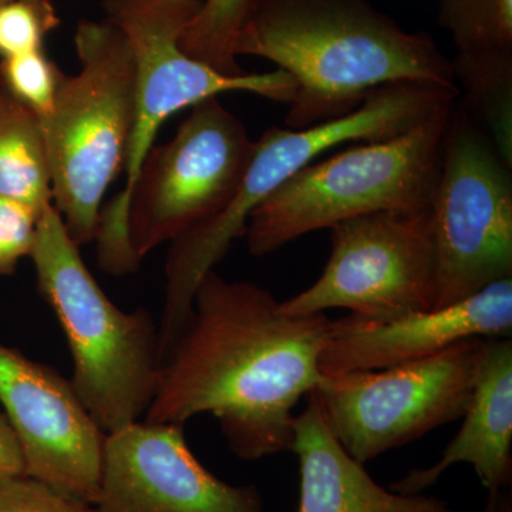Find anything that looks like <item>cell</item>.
Returning a JSON list of instances; mask_svg holds the SVG:
<instances>
[{"label": "cell", "mask_w": 512, "mask_h": 512, "mask_svg": "<svg viewBox=\"0 0 512 512\" xmlns=\"http://www.w3.org/2000/svg\"><path fill=\"white\" fill-rule=\"evenodd\" d=\"M254 143L244 123L212 97L192 107L168 143L151 148L124 202L138 261L228 204Z\"/></svg>", "instance_id": "cell-10"}, {"label": "cell", "mask_w": 512, "mask_h": 512, "mask_svg": "<svg viewBox=\"0 0 512 512\" xmlns=\"http://www.w3.org/2000/svg\"><path fill=\"white\" fill-rule=\"evenodd\" d=\"M463 426L448 443L443 456L427 468H414L393 481L390 490L404 495L423 494L458 463L470 464L488 493L487 512L512 484V342L487 339L478 366L473 396Z\"/></svg>", "instance_id": "cell-15"}, {"label": "cell", "mask_w": 512, "mask_h": 512, "mask_svg": "<svg viewBox=\"0 0 512 512\" xmlns=\"http://www.w3.org/2000/svg\"><path fill=\"white\" fill-rule=\"evenodd\" d=\"M330 229L329 261L315 284L281 302L288 315L329 309L383 318L433 309L436 252L430 208L379 211Z\"/></svg>", "instance_id": "cell-11"}, {"label": "cell", "mask_w": 512, "mask_h": 512, "mask_svg": "<svg viewBox=\"0 0 512 512\" xmlns=\"http://www.w3.org/2000/svg\"><path fill=\"white\" fill-rule=\"evenodd\" d=\"M97 512H264L255 485L215 477L181 424L136 421L106 434Z\"/></svg>", "instance_id": "cell-13"}, {"label": "cell", "mask_w": 512, "mask_h": 512, "mask_svg": "<svg viewBox=\"0 0 512 512\" xmlns=\"http://www.w3.org/2000/svg\"><path fill=\"white\" fill-rule=\"evenodd\" d=\"M0 512H97L30 477L0 484Z\"/></svg>", "instance_id": "cell-24"}, {"label": "cell", "mask_w": 512, "mask_h": 512, "mask_svg": "<svg viewBox=\"0 0 512 512\" xmlns=\"http://www.w3.org/2000/svg\"><path fill=\"white\" fill-rule=\"evenodd\" d=\"M512 168L454 104L430 205L436 252L433 308H446L512 278Z\"/></svg>", "instance_id": "cell-8"}, {"label": "cell", "mask_w": 512, "mask_h": 512, "mask_svg": "<svg viewBox=\"0 0 512 512\" xmlns=\"http://www.w3.org/2000/svg\"><path fill=\"white\" fill-rule=\"evenodd\" d=\"M439 20L457 52H512V0H443Z\"/></svg>", "instance_id": "cell-20"}, {"label": "cell", "mask_w": 512, "mask_h": 512, "mask_svg": "<svg viewBox=\"0 0 512 512\" xmlns=\"http://www.w3.org/2000/svg\"><path fill=\"white\" fill-rule=\"evenodd\" d=\"M0 404L22 448L25 476L94 507L106 434L72 382L0 343Z\"/></svg>", "instance_id": "cell-12"}, {"label": "cell", "mask_w": 512, "mask_h": 512, "mask_svg": "<svg viewBox=\"0 0 512 512\" xmlns=\"http://www.w3.org/2000/svg\"><path fill=\"white\" fill-rule=\"evenodd\" d=\"M55 205L37 220L32 259L37 289L62 326L70 379L104 434L146 416L160 383V332L147 309L121 311L84 264Z\"/></svg>", "instance_id": "cell-3"}, {"label": "cell", "mask_w": 512, "mask_h": 512, "mask_svg": "<svg viewBox=\"0 0 512 512\" xmlns=\"http://www.w3.org/2000/svg\"><path fill=\"white\" fill-rule=\"evenodd\" d=\"M453 107L399 136L357 143L306 165L252 212L244 235L249 252L272 254L359 215L429 210Z\"/></svg>", "instance_id": "cell-7"}, {"label": "cell", "mask_w": 512, "mask_h": 512, "mask_svg": "<svg viewBox=\"0 0 512 512\" xmlns=\"http://www.w3.org/2000/svg\"><path fill=\"white\" fill-rule=\"evenodd\" d=\"M37 220L32 208L0 195V276L15 274L20 261L30 258Z\"/></svg>", "instance_id": "cell-23"}, {"label": "cell", "mask_w": 512, "mask_h": 512, "mask_svg": "<svg viewBox=\"0 0 512 512\" xmlns=\"http://www.w3.org/2000/svg\"><path fill=\"white\" fill-rule=\"evenodd\" d=\"M8 2H12V0H0V6L6 5Z\"/></svg>", "instance_id": "cell-27"}, {"label": "cell", "mask_w": 512, "mask_h": 512, "mask_svg": "<svg viewBox=\"0 0 512 512\" xmlns=\"http://www.w3.org/2000/svg\"><path fill=\"white\" fill-rule=\"evenodd\" d=\"M200 0H106L109 19L126 37L136 64V113L128 143L126 184L100 212L97 262L109 275L140 266L128 239L124 202L154 147L161 126L178 111L220 94L244 92L289 104L296 84L284 70L228 76L188 56L181 47Z\"/></svg>", "instance_id": "cell-4"}, {"label": "cell", "mask_w": 512, "mask_h": 512, "mask_svg": "<svg viewBox=\"0 0 512 512\" xmlns=\"http://www.w3.org/2000/svg\"><path fill=\"white\" fill-rule=\"evenodd\" d=\"M490 512H512L511 490L504 491L498 498L497 505Z\"/></svg>", "instance_id": "cell-26"}, {"label": "cell", "mask_w": 512, "mask_h": 512, "mask_svg": "<svg viewBox=\"0 0 512 512\" xmlns=\"http://www.w3.org/2000/svg\"><path fill=\"white\" fill-rule=\"evenodd\" d=\"M329 323L325 313L288 315L268 289L210 272L164 357L144 421L184 426L208 413L241 460L291 451L293 409L323 380Z\"/></svg>", "instance_id": "cell-1"}, {"label": "cell", "mask_w": 512, "mask_h": 512, "mask_svg": "<svg viewBox=\"0 0 512 512\" xmlns=\"http://www.w3.org/2000/svg\"><path fill=\"white\" fill-rule=\"evenodd\" d=\"M235 55L264 57L292 77V130L346 116L389 84L458 90L451 60L429 36L407 32L366 0H258Z\"/></svg>", "instance_id": "cell-2"}, {"label": "cell", "mask_w": 512, "mask_h": 512, "mask_svg": "<svg viewBox=\"0 0 512 512\" xmlns=\"http://www.w3.org/2000/svg\"><path fill=\"white\" fill-rule=\"evenodd\" d=\"M80 69L64 76L42 121L52 200L74 244L94 241L104 195L126 164L136 113V64L110 20H82L74 36Z\"/></svg>", "instance_id": "cell-5"}, {"label": "cell", "mask_w": 512, "mask_h": 512, "mask_svg": "<svg viewBox=\"0 0 512 512\" xmlns=\"http://www.w3.org/2000/svg\"><path fill=\"white\" fill-rule=\"evenodd\" d=\"M485 342L464 339L403 365L323 375L313 393L336 439L365 464L464 416Z\"/></svg>", "instance_id": "cell-9"}, {"label": "cell", "mask_w": 512, "mask_h": 512, "mask_svg": "<svg viewBox=\"0 0 512 512\" xmlns=\"http://www.w3.org/2000/svg\"><path fill=\"white\" fill-rule=\"evenodd\" d=\"M20 477H25L22 448L8 417L0 412V484Z\"/></svg>", "instance_id": "cell-25"}, {"label": "cell", "mask_w": 512, "mask_h": 512, "mask_svg": "<svg viewBox=\"0 0 512 512\" xmlns=\"http://www.w3.org/2000/svg\"><path fill=\"white\" fill-rule=\"evenodd\" d=\"M512 278L446 308L330 320L320 353L322 375L387 369L436 355L460 340L511 338Z\"/></svg>", "instance_id": "cell-14"}, {"label": "cell", "mask_w": 512, "mask_h": 512, "mask_svg": "<svg viewBox=\"0 0 512 512\" xmlns=\"http://www.w3.org/2000/svg\"><path fill=\"white\" fill-rule=\"evenodd\" d=\"M0 195L42 214L53 204L42 120L0 83Z\"/></svg>", "instance_id": "cell-17"}, {"label": "cell", "mask_w": 512, "mask_h": 512, "mask_svg": "<svg viewBox=\"0 0 512 512\" xmlns=\"http://www.w3.org/2000/svg\"><path fill=\"white\" fill-rule=\"evenodd\" d=\"M458 90L427 84L380 87L359 109L318 126L272 127L254 143L234 197L218 214L171 242L165 262V302L190 308L202 279L244 237L249 217L262 201L316 157L343 144L386 140L412 130L456 103Z\"/></svg>", "instance_id": "cell-6"}, {"label": "cell", "mask_w": 512, "mask_h": 512, "mask_svg": "<svg viewBox=\"0 0 512 512\" xmlns=\"http://www.w3.org/2000/svg\"><path fill=\"white\" fill-rule=\"evenodd\" d=\"M63 77L43 50L0 60V83L42 121L52 114Z\"/></svg>", "instance_id": "cell-21"}, {"label": "cell", "mask_w": 512, "mask_h": 512, "mask_svg": "<svg viewBox=\"0 0 512 512\" xmlns=\"http://www.w3.org/2000/svg\"><path fill=\"white\" fill-rule=\"evenodd\" d=\"M293 420L299 461L298 512H453L434 495H404L377 484L330 430L315 393Z\"/></svg>", "instance_id": "cell-16"}, {"label": "cell", "mask_w": 512, "mask_h": 512, "mask_svg": "<svg viewBox=\"0 0 512 512\" xmlns=\"http://www.w3.org/2000/svg\"><path fill=\"white\" fill-rule=\"evenodd\" d=\"M256 2L258 0L200 2L181 36L184 52L222 74H244L235 55V43Z\"/></svg>", "instance_id": "cell-19"}, {"label": "cell", "mask_w": 512, "mask_h": 512, "mask_svg": "<svg viewBox=\"0 0 512 512\" xmlns=\"http://www.w3.org/2000/svg\"><path fill=\"white\" fill-rule=\"evenodd\" d=\"M57 26L50 0H12L0 6V60L43 50L45 37Z\"/></svg>", "instance_id": "cell-22"}, {"label": "cell", "mask_w": 512, "mask_h": 512, "mask_svg": "<svg viewBox=\"0 0 512 512\" xmlns=\"http://www.w3.org/2000/svg\"><path fill=\"white\" fill-rule=\"evenodd\" d=\"M451 69L467 109L477 111L495 150L512 168V52H457Z\"/></svg>", "instance_id": "cell-18"}]
</instances>
